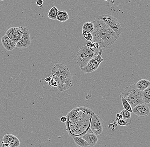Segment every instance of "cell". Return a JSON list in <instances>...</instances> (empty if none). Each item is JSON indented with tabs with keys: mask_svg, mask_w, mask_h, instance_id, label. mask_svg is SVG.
Segmentation results:
<instances>
[{
	"mask_svg": "<svg viewBox=\"0 0 150 147\" xmlns=\"http://www.w3.org/2000/svg\"><path fill=\"white\" fill-rule=\"evenodd\" d=\"M94 112L88 107L81 106L74 108L67 114V121L65 122L68 134L74 128H83L85 133H93L90 129V122Z\"/></svg>",
	"mask_w": 150,
	"mask_h": 147,
	"instance_id": "6da1fadb",
	"label": "cell"
},
{
	"mask_svg": "<svg viewBox=\"0 0 150 147\" xmlns=\"http://www.w3.org/2000/svg\"><path fill=\"white\" fill-rule=\"evenodd\" d=\"M93 31L92 33L93 42L98 43L99 48L108 47L113 44L119 38L120 34L114 32L102 20H95L93 22Z\"/></svg>",
	"mask_w": 150,
	"mask_h": 147,
	"instance_id": "7a4b0ae2",
	"label": "cell"
},
{
	"mask_svg": "<svg viewBox=\"0 0 150 147\" xmlns=\"http://www.w3.org/2000/svg\"><path fill=\"white\" fill-rule=\"evenodd\" d=\"M51 73L52 76L57 82V88L59 91H64L72 87V75L68 67L65 65L55 64L52 66Z\"/></svg>",
	"mask_w": 150,
	"mask_h": 147,
	"instance_id": "3957f363",
	"label": "cell"
},
{
	"mask_svg": "<svg viewBox=\"0 0 150 147\" xmlns=\"http://www.w3.org/2000/svg\"><path fill=\"white\" fill-rule=\"evenodd\" d=\"M121 99L125 98L133 108L136 106L144 103L142 99V91L139 90L135 87V84L127 87L120 95Z\"/></svg>",
	"mask_w": 150,
	"mask_h": 147,
	"instance_id": "277c9868",
	"label": "cell"
},
{
	"mask_svg": "<svg viewBox=\"0 0 150 147\" xmlns=\"http://www.w3.org/2000/svg\"><path fill=\"white\" fill-rule=\"evenodd\" d=\"M99 49H89L86 46L81 47L76 55L77 64L80 69L85 67L90 60L98 55Z\"/></svg>",
	"mask_w": 150,
	"mask_h": 147,
	"instance_id": "5b68a950",
	"label": "cell"
},
{
	"mask_svg": "<svg viewBox=\"0 0 150 147\" xmlns=\"http://www.w3.org/2000/svg\"><path fill=\"white\" fill-rule=\"evenodd\" d=\"M95 19L102 20L118 34L120 35L122 32V30L119 20L112 16L108 15H99L96 17Z\"/></svg>",
	"mask_w": 150,
	"mask_h": 147,
	"instance_id": "8992f818",
	"label": "cell"
},
{
	"mask_svg": "<svg viewBox=\"0 0 150 147\" xmlns=\"http://www.w3.org/2000/svg\"><path fill=\"white\" fill-rule=\"evenodd\" d=\"M103 51L102 49L99 48L98 55L90 60L85 67L80 69L81 71L86 73H91L96 71L99 67L100 63L104 60V59L102 58Z\"/></svg>",
	"mask_w": 150,
	"mask_h": 147,
	"instance_id": "52a82bcc",
	"label": "cell"
},
{
	"mask_svg": "<svg viewBox=\"0 0 150 147\" xmlns=\"http://www.w3.org/2000/svg\"><path fill=\"white\" fill-rule=\"evenodd\" d=\"M90 129L92 132L96 136L101 134L103 133V120L99 115L94 113L90 122Z\"/></svg>",
	"mask_w": 150,
	"mask_h": 147,
	"instance_id": "ba28073f",
	"label": "cell"
},
{
	"mask_svg": "<svg viewBox=\"0 0 150 147\" xmlns=\"http://www.w3.org/2000/svg\"><path fill=\"white\" fill-rule=\"evenodd\" d=\"M22 35L20 40L16 43V47L18 48L25 49L28 47L31 44V38L30 32L28 28L21 26Z\"/></svg>",
	"mask_w": 150,
	"mask_h": 147,
	"instance_id": "9c48e42d",
	"label": "cell"
},
{
	"mask_svg": "<svg viewBox=\"0 0 150 147\" xmlns=\"http://www.w3.org/2000/svg\"><path fill=\"white\" fill-rule=\"evenodd\" d=\"M6 35H7V37H9L12 41L16 43H17L22 37V30L21 27H13L9 28L6 33Z\"/></svg>",
	"mask_w": 150,
	"mask_h": 147,
	"instance_id": "30bf717a",
	"label": "cell"
},
{
	"mask_svg": "<svg viewBox=\"0 0 150 147\" xmlns=\"http://www.w3.org/2000/svg\"><path fill=\"white\" fill-rule=\"evenodd\" d=\"M132 112L140 117H145L150 114V108L148 104H140L132 108Z\"/></svg>",
	"mask_w": 150,
	"mask_h": 147,
	"instance_id": "8fae6325",
	"label": "cell"
},
{
	"mask_svg": "<svg viewBox=\"0 0 150 147\" xmlns=\"http://www.w3.org/2000/svg\"><path fill=\"white\" fill-rule=\"evenodd\" d=\"M81 137L84 139L88 144L89 146L93 147L98 142V137L97 136L92 133H86Z\"/></svg>",
	"mask_w": 150,
	"mask_h": 147,
	"instance_id": "7c38bea8",
	"label": "cell"
},
{
	"mask_svg": "<svg viewBox=\"0 0 150 147\" xmlns=\"http://www.w3.org/2000/svg\"><path fill=\"white\" fill-rule=\"evenodd\" d=\"M1 41L4 48L9 51L13 50L16 47V43L12 41L6 34L2 37Z\"/></svg>",
	"mask_w": 150,
	"mask_h": 147,
	"instance_id": "4fadbf2b",
	"label": "cell"
},
{
	"mask_svg": "<svg viewBox=\"0 0 150 147\" xmlns=\"http://www.w3.org/2000/svg\"><path fill=\"white\" fill-rule=\"evenodd\" d=\"M150 87V82L147 79H142L139 80L135 84V87L140 91H143Z\"/></svg>",
	"mask_w": 150,
	"mask_h": 147,
	"instance_id": "5bb4252c",
	"label": "cell"
},
{
	"mask_svg": "<svg viewBox=\"0 0 150 147\" xmlns=\"http://www.w3.org/2000/svg\"><path fill=\"white\" fill-rule=\"evenodd\" d=\"M74 141L78 147H88L89 145L86 141L81 136L74 137Z\"/></svg>",
	"mask_w": 150,
	"mask_h": 147,
	"instance_id": "9a60e30c",
	"label": "cell"
},
{
	"mask_svg": "<svg viewBox=\"0 0 150 147\" xmlns=\"http://www.w3.org/2000/svg\"><path fill=\"white\" fill-rule=\"evenodd\" d=\"M142 99L144 103L149 104L150 102V87L142 91Z\"/></svg>",
	"mask_w": 150,
	"mask_h": 147,
	"instance_id": "2e32d148",
	"label": "cell"
},
{
	"mask_svg": "<svg viewBox=\"0 0 150 147\" xmlns=\"http://www.w3.org/2000/svg\"><path fill=\"white\" fill-rule=\"evenodd\" d=\"M69 19V15L66 11H59L56 20L60 22H65Z\"/></svg>",
	"mask_w": 150,
	"mask_h": 147,
	"instance_id": "e0dca14e",
	"label": "cell"
},
{
	"mask_svg": "<svg viewBox=\"0 0 150 147\" xmlns=\"http://www.w3.org/2000/svg\"><path fill=\"white\" fill-rule=\"evenodd\" d=\"M17 137L9 133H6L3 137L2 140V143H8L9 144L13 142L15 139H16Z\"/></svg>",
	"mask_w": 150,
	"mask_h": 147,
	"instance_id": "ac0fdd59",
	"label": "cell"
},
{
	"mask_svg": "<svg viewBox=\"0 0 150 147\" xmlns=\"http://www.w3.org/2000/svg\"><path fill=\"white\" fill-rule=\"evenodd\" d=\"M59 10L56 6H53L49 11L47 16L51 20H56L57 15Z\"/></svg>",
	"mask_w": 150,
	"mask_h": 147,
	"instance_id": "d6986e66",
	"label": "cell"
},
{
	"mask_svg": "<svg viewBox=\"0 0 150 147\" xmlns=\"http://www.w3.org/2000/svg\"><path fill=\"white\" fill-rule=\"evenodd\" d=\"M131 121L130 119L122 118L121 120H118L116 118L114 122L121 126H126L131 124Z\"/></svg>",
	"mask_w": 150,
	"mask_h": 147,
	"instance_id": "ffe728a7",
	"label": "cell"
},
{
	"mask_svg": "<svg viewBox=\"0 0 150 147\" xmlns=\"http://www.w3.org/2000/svg\"><path fill=\"white\" fill-rule=\"evenodd\" d=\"M94 25L93 22H86L82 27V30L92 34L93 31Z\"/></svg>",
	"mask_w": 150,
	"mask_h": 147,
	"instance_id": "44dd1931",
	"label": "cell"
},
{
	"mask_svg": "<svg viewBox=\"0 0 150 147\" xmlns=\"http://www.w3.org/2000/svg\"><path fill=\"white\" fill-rule=\"evenodd\" d=\"M45 80L50 87H51L57 88L58 85H57V82L54 78L52 76V75L45 78Z\"/></svg>",
	"mask_w": 150,
	"mask_h": 147,
	"instance_id": "7402d4cb",
	"label": "cell"
},
{
	"mask_svg": "<svg viewBox=\"0 0 150 147\" xmlns=\"http://www.w3.org/2000/svg\"><path fill=\"white\" fill-rule=\"evenodd\" d=\"M121 100L122 104L124 109L129 111L130 113H133L132 112V107H131V106L130 105L129 103L125 98H122Z\"/></svg>",
	"mask_w": 150,
	"mask_h": 147,
	"instance_id": "603a6c76",
	"label": "cell"
},
{
	"mask_svg": "<svg viewBox=\"0 0 150 147\" xmlns=\"http://www.w3.org/2000/svg\"><path fill=\"white\" fill-rule=\"evenodd\" d=\"M82 32L83 37L87 41H93V37L92 35V34L84 30H82Z\"/></svg>",
	"mask_w": 150,
	"mask_h": 147,
	"instance_id": "cb8c5ba5",
	"label": "cell"
},
{
	"mask_svg": "<svg viewBox=\"0 0 150 147\" xmlns=\"http://www.w3.org/2000/svg\"><path fill=\"white\" fill-rule=\"evenodd\" d=\"M120 115L122 116L123 118L126 119H130L131 117V113L129 111H127L125 109H123L120 112Z\"/></svg>",
	"mask_w": 150,
	"mask_h": 147,
	"instance_id": "d4e9b609",
	"label": "cell"
},
{
	"mask_svg": "<svg viewBox=\"0 0 150 147\" xmlns=\"http://www.w3.org/2000/svg\"><path fill=\"white\" fill-rule=\"evenodd\" d=\"M9 145L10 147H18L20 145V142L18 139L17 138L13 142L9 143Z\"/></svg>",
	"mask_w": 150,
	"mask_h": 147,
	"instance_id": "484cf974",
	"label": "cell"
},
{
	"mask_svg": "<svg viewBox=\"0 0 150 147\" xmlns=\"http://www.w3.org/2000/svg\"><path fill=\"white\" fill-rule=\"evenodd\" d=\"M86 46L89 49L93 48V42L89 41L87 43Z\"/></svg>",
	"mask_w": 150,
	"mask_h": 147,
	"instance_id": "4316f807",
	"label": "cell"
},
{
	"mask_svg": "<svg viewBox=\"0 0 150 147\" xmlns=\"http://www.w3.org/2000/svg\"><path fill=\"white\" fill-rule=\"evenodd\" d=\"M44 3V1L43 0H37L36 1V4L38 6H42Z\"/></svg>",
	"mask_w": 150,
	"mask_h": 147,
	"instance_id": "83f0119b",
	"label": "cell"
},
{
	"mask_svg": "<svg viewBox=\"0 0 150 147\" xmlns=\"http://www.w3.org/2000/svg\"><path fill=\"white\" fill-rule=\"evenodd\" d=\"M61 121L62 122H64V123H65L67 120V118L66 117H64V116H63V117H61L60 118Z\"/></svg>",
	"mask_w": 150,
	"mask_h": 147,
	"instance_id": "f1b7e54d",
	"label": "cell"
},
{
	"mask_svg": "<svg viewBox=\"0 0 150 147\" xmlns=\"http://www.w3.org/2000/svg\"><path fill=\"white\" fill-rule=\"evenodd\" d=\"M116 118L118 120H121L123 118L122 116L120 113H117L116 114Z\"/></svg>",
	"mask_w": 150,
	"mask_h": 147,
	"instance_id": "f546056e",
	"label": "cell"
},
{
	"mask_svg": "<svg viewBox=\"0 0 150 147\" xmlns=\"http://www.w3.org/2000/svg\"><path fill=\"white\" fill-rule=\"evenodd\" d=\"M93 48L99 49V44L96 42H93Z\"/></svg>",
	"mask_w": 150,
	"mask_h": 147,
	"instance_id": "4dcf8cb0",
	"label": "cell"
},
{
	"mask_svg": "<svg viewBox=\"0 0 150 147\" xmlns=\"http://www.w3.org/2000/svg\"><path fill=\"white\" fill-rule=\"evenodd\" d=\"M9 146V144L8 143H2V147H6Z\"/></svg>",
	"mask_w": 150,
	"mask_h": 147,
	"instance_id": "1f68e13d",
	"label": "cell"
},
{
	"mask_svg": "<svg viewBox=\"0 0 150 147\" xmlns=\"http://www.w3.org/2000/svg\"><path fill=\"white\" fill-rule=\"evenodd\" d=\"M103 1H106L108 2H111L113 1L114 0H103Z\"/></svg>",
	"mask_w": 150,
	"mask_h": 147,
	"instance_id": "d6a6232c",
	"label": "cell"
},
{
	"mask_svg": "<svg viewBox=\"0 0 150 147\" xmlns=\"http://www.w3.org/2000/svg\"><path fill=\"white\" fill-rule=\"evenodd\" d=\"M140 1H141V0H140Z\"/></svg>",
	"mask_w": 150,
	"mask_h": 147,
	"instance_id": "836d02e7",
	"label": "cell"
}]
</instances>
